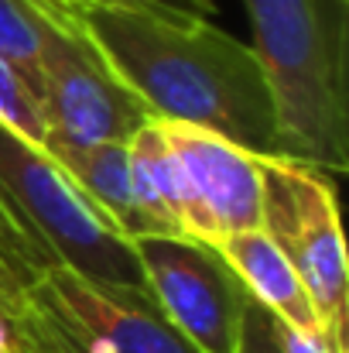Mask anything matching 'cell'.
Masks as SVG:
<instances>
[{"mask_svg":"<svg viewBox=\"0 0 349 353\" xmlns=\"http://www.w3.org/2000/svg\"><path fill=\"white\" fill-rule=\"evenodd\" d=\"M45 261L34 247V240L28 236L21 216L14 213L10 199L0 189V264H38Z\"/></svg>","mask_w":349,"mask_h":353,"instance_id":"obj_13","label":"cell"},{"mask_svg":"<svg viewBox=\"0 0 349 353\" xmlns=\"http://www.w3.org/2000/svg\"><path fill=\"white\" fill-rule=\"evenodd\" d=\"M0 127L14 130L17 137L45 148V117L41 103L31 93V86L0 59Z\"/></svg>","mask_w":349,"mask_h":353,"instance_id":"obj_12","label":"cell"},{"mask_svg":"<svg viewBox=\"0 0 349 353\" xmlns=\"http://www.w3.org/2000/svg\"><path fill=\"white\" fill-rule=\"evenodd\" d=\"M260 230L284 254L305 285L322 333L336 353H346V240L332 182L291 158H257Z\"/></svg>","mask_w":349,"mask_h":353,"instance_id":"obj_5","label":"cell"},{"mask_svg":"<svg viewBox=\"0 0 349 353\" xmlns=\"http://www.w3.org/2000/svg\"><path fill=\"white\" fill-rule=\"evenodd\" d=\"M55 3H107V7H137V10H158L175 17H209L216 14V0H55Z\"/></svg>","mask_w":349,"mask_h":353,"instance_id":"obj_15","label":"cell"},{"mask_svg":"<svg viewBox=\"0 0 349 353\" xmlns=\"http://www.w3.org/2000/svg\"><path fill=\"white\" fill-rule=\"evenodd\" d=\"M216 250L226 257V264L243 281L250 299L260 302L277 323H284L298 333H308V336H326L305 285L298 281L295 268L284 261V254L271 243V236L264 230L223 236L216 243Z\"/></svg>","mask_w":349,"mask_h":353,"instance_id":"obj_9","label":"cell"},{"mask_svg":"<svg viewBox=\"0 0 349 353\" xmlns=\"http://www.w3.org/2000/svg\"><path fill=\"white\" fill-rule=\"evenodd\" d=\"M147 117L220 134L257 158H284L277 107L257 52L209 17L59 3Z\"/></svg>","mask_w":349,"mask_h":353,"instance_id":"obj_1","label":"cell"},{"mask_svg":"<svg viewBox=\"0 0 349 353\" xmlns=\"http://www.w3.org/2000/svg\"><path fill=\"white\" fill-rule=\"evenodd\" d=\"M0 353H14V347H10V333H7V323L0 319Z\"/></svg>","mask_w":349,"mask_h":353,"instance_id":"obj_17","label":"cell"},{"mask_svg":"<svg viewBox=\"0 0 349 353\" xmlns=\"http://www.w3.org/2000/svg\"><path fill=\"white\" fill-rule=\"evenodd\" d=\"M0 189L45 261L93 281L147 292L130 240L116 234L45 148L7 127H0Z\"/></svg>","mask_w":349,"mask_h":353,"instance_id":"obj_4","label":"cell"},{"mask_svg":"<svg viewBox=\"0 0 349 353\" xmlns=\"http://www.w3.org/2000/svg\"><path fill=\"white\" fill-rule=\"evenodd\" d=\"M69 179L83 189V196L110 220L116 234L127 240L154 234L147 216L137 206L134 185H130V158H127V141H100L86 148H59L48 151Z\"/></svg>","mask_w":349,"mask_h":353,"instance_id":"obj_10","label":"cell"},{"mask_svg":"<svg viewBox=\"0 0 349 353\" xmlns=\"http://www.w3.org/2000/svg\"><path fill=\"white\" fill-rule=\"evenodd\" d=\"M144 288L195 353H236L250 292L226 257L192 236H134Z\"/></svg>","mask_w":349,"mask_h":353,"instance_id":"obj_7","label":"cell"},{"mask_svg":"<svg viewBox=\"0 0 349 353\" xmlns=\"http://www.w3.org/2000/svg\"><path fill=\"white\" fill-rule=\"evenodd\" d=\"M277 340H281V353H336L326 336H308L284 323H277Z\"/></svg>","mask_w":349,"mask_h":353,"instance_id":"obj_16","label":"cell"},{"mask_svg":"<svg viewBox=\"0 0 349 353\" xmlns=\"http://www.w3.org/2000/svg\"><path fill=\"white\" fill-rule=\"evenodd\" d=\"M236 353H281L277 340V319L253 299L243 305V323H240V343Z\"/></svg>","mask_w":349,"mask_h":353,"instance_id":"obj_14","label":"cell"},{"mask_svg":"<svg viewBox=\"0 0 349 353\" xmlns=\"http://www.w3.org/2000/svg\"><path fill=\"white\" fill-rule=\"evenodd\" d=\"M0 59L31 86H41V31L28 0H0Z\"/></svg>","mask_w":349,"mask_h":353,"instance_id":"obj_11","label":"cell"},{"mask_svg":"<svg viewBox=\"0 0 349 353\" xmlns=\"http://www.w3.org/2000/svg\"><path fill=\"white\" fill-rule=\"evenodd\" d=\"M161 134L182 168L189 172L199 199L206 203L216 236L260 230V175H257V154L236 148L233 141L185 127V123H161ZM216 240V243H220Z\"/></svg>","mask_w":349,"mask_h":353,"instance_id":"obj_8","label":"cell"},{"mask_svg":"<svg viewBox=\"0 0 349 353\" xmlns=\"http://www.w3.org/2000/svg\"><path fill=\"white\" fill-rule=\"evenodd\" d=\"M267 72L284 158L319 172L349 165V0H243Z\"/></svg>","mask_w":349,"mask_h":353,"instance_id":"obj_2","label":"cell"},{"mask_svg":"<svg viewBox=\"0 0 349 353\" xmlns=\"http://www.w3.org/2000/svg\"><path fill=\"white\" fill-rule=\"evenodd\" d=\"M41 31V86L45 151L127 141L147 123L144 103L107 69L96 48L65 21L55 0H28Z\"/></svg>","mask_w":349,"mask_h":353,"instance_id":"obj_6","label":"cell"},{"mask_svg":"<svg viewBox=\"0 0 349 353\" xmlns=\"http://www.w3.org/2000/svg\"><path fill=\"white\" fill-rule=\"evenodd\" d=\"M0 319L14 353H195L140 288L65 264H0Z\"/></svg>","mask_w":349,"mask_h":353,"instance_id":"obj_3","label":"cell"}]
</instances>
